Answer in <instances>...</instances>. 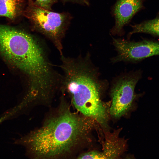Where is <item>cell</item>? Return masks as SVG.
<instances>
[{"mask_svg": "<svg viewBox=\"0 0 159 159\" xmlns=\"http://www.w3.org/2000/svg\"><path fill=\"white\" fill-rule=\"evenodd\" d=\"M42 125L17 140L34 158H66L75 154L87 139L92 119L72 112L64 96Z\"/></svg>", "mask_w": 159, "mask_h": 159, "instance_id": "obj_1", "label": "cell"}, {"mask_svg": "<svg viewBox=\"0 0 159 159\" xmlns=\"http://www.w3.org/2000/svg\"><path fill=\"white\" fill-rule=\"evenodd\" d=\"M61 56L60 67L64 74L61 89L68 94L74 107L82 115L107 127V113L100 97L103 86L97 70L87 57Z\"/></svg>", "mask_w": 159, "mask_h": 159, "instance_id": "obj_2", "label": "cell"}, {"mask_svg": "<svg viewBox=\"0 0 159 159\" xmlns=\"http://www.w3.org/2000/svg\"><path fill=\"white\" fill-rule=\"evenodd\" d=\"M0 52L29 79L39 77L46 67L42 46L30 34L18 27L0 24Z\"/></svg>", "mask_w": 159, "mask_h": 159, "instance_id": "obj_3", "label": "cell"}, {"mask_svg": "<svg viewBox=\"0 0 159 159\" xmlns=\"http://www.w3.org/2000/svg\"><path fill=\"white\" fill-rule=\"evenodd\" d=\"M23 16L28 20L33 29L49 39L61 55L63 54L62 40L71 18L68 13L53 12L29 0Z\"/></svg>", "mask_w": 159, "mask_h": 159, "instance_id": "obj_4", "label": "cell"}, {"mask_svg": "<svg viewBox=\"0 0 159 159\" xmlns=\"http://www.w3.org/2000/svg\"><path fill=\"white\" fill-rule=\"evenodd\" d=\"M138 80L136 74H127L120 77L113 84L110 110L112 117H120L129 109L135 97V89Z\"/></svg>", "mask_w": 159, "mask_h": 159, "instance_id": "obj_5", "label": "cell"}, {"mask_svg": "<svg viewBox=\"0 0 159 159\" xmlns=\"http://www.w3.org/2000/svg\"><path fill=\"white\" fill-rule=\"evenodd\" d=\"M117 55L113 62H135L151 56L159 55V42L147 40L135 42L123 39H113Z\"/></svg>", "mask_w": 159, "mask_h": 159, "instance_id": "obj_6", "label": "cell"}, {"mask_svg": "<svg viewBox=\"0 0 159 159\" xmlns=\"http://www.w3.org/2000/svg\"><path fill=\"white\" fill-rule=\"evenodd\" d=\"M143 0H116L112 9L115 24L111 30L112 34H123L124 26L142 8Z\"/></svg>", "mask_w": 159, "mask_h": 159, "instance_id": "obj_7", "label": "cell"}, {"mask_svg": "<svg viewBox=\"0 0 159 159\" xmlns=\"http://www.w3.org/2000/svg\"><path fill=\"white\" fill-rule=\"evenodd\" d=\"M25 0H0V16L14 21L23 16Z\"/></svg>", "mask_w": 159, "mask_h": 159, "instance_id": "obj_8", "label": "cell"}, {"mask_svg": "<svg viewBox=\"0 0 159 159\" xmlns=\"http://www.w3.org/2000/svg\"><path fill=\"white\" fill-rule=\"evenodd\" d=\"M114 136L106 140L103 151L100 152L102 159L115 158L123 152L125 147L123 142L116 136L113 138Z\"/></svg>", "mask_w": 159, "mask_h": 159, "instance_id": "obj_9", "label": "cell"}, {"mask_svg": "<svg viewBox=\"0 0 159 159\" xmlns=\"http://www.w3.org/2000/svg\"><path fill=\"white\" fill-rule=\"evenodd\" d=\"M129 36L133 34L143 33L159 35V17L132 25Z\"/></svg>", "mask_w": 159, "mask_h": 159, "instance_id": "obj_10", "label": "cell"}, {"mask_svg": "<svg viewBox=\"0 0 159 159\" xmlns=\"http://www.w3.org/2000/svg\"><path fill=\"white\" fill-rule=\"evenodd\" d=\"M57 0H35V3L40 7L45 9L51 10L53 5Z\"/></svg>", "mask_w": 159, "mask_h": 159, "instance_id": "obj_11", "label": "cell"}, {"mask_svg": "<svg viewBox=\"0 0 159 159\" xmlns=\"http://www.w3.org/2000/svg\"><path fill=\"white\" fill-rule=\"evenodd\" d=\"M66 1H70L72 2L79 4L84 5L88 6L89 5V3L87 0H63Z\"/></svg>", "mask_w": 159, "mask_h": 159, "instance_id": "obj_12", "label": "cell"}]
</instances>
